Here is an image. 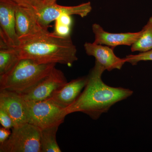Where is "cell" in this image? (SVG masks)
Instances as JSON below:
<instances>
[{
	"label": "cell",
	"mask_w": 152,
	"mask_h": 152,
	"mask_svg": "<svg viewBox=\"0 0 152 152\" xmlns=\"http://www.w3.org/2000/svg\"><path fill=\"white\" fill-rule=\"evenodd\" d=\"M11 134L10 129L1 127L0 129V145L3 144L9 138Z\"/></svg>",
	"instance_id": "44dd1931"
},
{
	"label": "cell",
	"mask_w": 152,
	"mask_h": 152,
	"mask_svg": "<svg viewBox=\"0 0 152 152\" xmlns=\"http://www.w3.org/2000/svg\"><path fill=\"white\" fill-rule=\"evenodd\" d=\"M92 30L95 34L94 43L105 45L113 48L119 45L131 46L141 34V31L134 33H109L98 24L92 25Z\"/></svg>",
	"instance_id": "7c38bea8"
},
{
	"label": "cell",
	"mask_w": 152,
	"mask_h": 152,
	"mask_svg": "<svg viewBox=\"0 0 152 152\" xmlns=\"http://www.w3.org/2000/svg\"><path fill=\"white\" fill-rule=\"evenodd\" d=\"M17 6L10 0H0V39L12 48L18 46L20 44L16 31Z\"/></svg>",
	"instance_id": "52a82bcc"
},
{
	"label": "cell",
	"mask_w": 152,
	"mask_h": 152,
	"mask_svg": "<svg viewBox=\"0 0 152 152\" xmlns=\"http://www.w3.org/2000/svg\"><path fill=\"white\" fill-rule=\"evenodd\" d=\"M57 0H44V6L49 5L56 3Z\"/></svg>",
	"instance_id": "603a6c76"
},
{
	"label": "cell",
	"mask_w": 152,
	"mask_h": 152,
	"mask_svg": "<svg viewBox=\"0 0 152 152\" xmlns=\"http://www.w3.org/2000/svg\"><path fill=\"white\" fill-rule=\"evenodd\" d=\"M17 5L38 11L44 6V0H10Z\"/></svg>",
	"instance_id": "ac0fdd59"
},
{
	"label": "cell",
	"mask_w": 152,
	"mask_h": 152,
	"mask_svg": "<svg viewBox=\"0 0 152 152\" xmlns=\"http://www.w3.org/2000/svg\"><path fill=\"white\" fill-rule=\"evenodd\" d=\"M0 108L10 116L14 127L28 123L26 101L21 95L7 90H0Z\"/></svg>",
	"instance_id": "30bf717a"
},
{
	"label": "cell",
	"mask_w": 152,
	"mask_h": 152,
	"mask_svg": "<svg viewBox=\"0 0 152 152\" xmlns=\"http://www.w3.org/2000/svg\"><path fill=\"white\" fill-rule=\"evenodd\" d=\"M63 24L72 27V19L71 15H63L60 16L56 20Z\"/></svg>",
	"instance_id": "7402d4cb"
},
{
	"label": "cell",
	"mask_w": 152,
	"mask_h": 152,
	"mask_svg": "<svg viewBox=\"0 0 152 152\" xmlns=\"http://www.w3.org/2000/svg\"><path fill=\"white\" fill-rule=\"evenodd\" d=\"M26 108L28 123L41 130L59 126L67 115L64 109L50 99L38 102L26 101Z\"/></svg>",
	"instance_id": "277c9868"
},
{
	"label": "cell",
	"mask_w": 152,
	"mask_h": 152,
	"mask_svg": "<svg viewBox=\"0 0 152 152\" xmlns=\"http://www.w3.org/2000/svg\"><path fill=\"white\" fill-rule=\"evenodd\" d=\"M87 82V76L72 80L57 91L49 99L61 107L66 108L73 103L80 94Z\"/></svg>",
	"instance_id": "4fadbf2b"
},
{
	"label": "cell",
	"mask_w": 152,
	"mask_h": 152,
	"mask_svg": "<svg viewBox=\"0 0 152 152\" xmlns=\"http://www.w3.org/2000/svg\"><path fill=\"white\" fill-rule=\"evenodd\" d=\"M67 80L64 73L55 67L48 75L26 94H20L27 102H38L49 99Z\"/></svg>",
	"instance_id": "8992f818"
},
{
	"label": "cell",
	"mask_w": 152,
	"mask_h": 152,
	"mask_svg": "<svg viewBox=\"0 0 152 152\" xmlns=\"http://www.w3.org/2000/svg\"><path fill=\"white\" fill-rule=\"evenodd\" d=\"M16 31L19 39L32 37L48 30L38 21L32 9L17 6L15 11Z\"/></svg>",
	"instance_id": "9c48e42d"
},
{
	"label": "cell",
	"mask_w": 152,
	"mask_h": 152,
	"mask_svg": "<svg viewBox=\"0 0 152 152\" xmlns=\"http://www.w3.org/2000/svg\"><path fill=\"white\" fill-rule=\"evenodd\" d=\"M126 62L136 65L141 61H152V50L146 52L140 53L137 55H130L125 58Z\"/></svg>",
	"instance_id": "e0dca14e"
},
{
	"label": "cell",
	"mask_w": 152,
	"mask_h": 152,
	"mask_svg": "<svg viewBox=\"0 0 152 152\" xmlns=\"http://www.w3.org/2000/svg\"><path fill=\"white\" fill-rule=\"evenodd\" d=\"M59 126L41 130V152H61L56 140V133Z\"/></svg>",
	"instance_id": "2e32d148"
},
{
	"label": "cell",
	"mask_w": 152,
	"mask_h": 152,
	"mask_svg": "<svg viewBox=\"0 0 152 152\" xmlns=\"http://www.w3.org/2000/svg\"><path fill=\"white\" fill-rule=\"evenodd\" d=\"M72 27L63 24L57 20H55L54 32L57 35L63 37L70 36Z\"/></svg>",
	"instance_id": "d6986e66"
},
{
	"label": "cell",
	"mask_w": 152,
	"mask_h": 152,
	"mask_svg": "<svg viewBox=\"0 0 152 152\" xmlns=\"http://www.w3.org/2000/svg\"><path fill=\"white\" fill-rule=\"evenodd\" d=\"M9 138L0 145L1 152H41V130L28 123L14 127Z\"/></svg>",
	"instance_id": "5b68a950"
},
{
	"label": "cell",
	"mask_w": 152,
	"mask_h": 152,
	"mask_svg": "<svg viewBox=\"0 0 152 152\" xmlns=\"http://www.w3.org/2000/svg\"><path fill=\"white\" fill-rule=\"evenodd\" d=\"M105 70L95 62L87 76L88 82L84 91L73 103L64 109L67 115L81 112L96 120L102 114L108 112L112 106L133 94V91L129 89L115 88L105 84L102 79Z\"/></svg>",
	"instance_id": "6da1fadb"
},
{
	"label": "cell",
	"mask_w": 152,
	"mask_h": 152,
	"mask_svg": "<svg viewBox=\"0 0 152 152\" xmlns=\"http://www.w3.org/2000/svg\"><path fill=\"white\" fill-rule=\"evenodd\" d=\"M0 76L11 70L20 59L16 50L0 40Z\"/></svg>",
	"instance_id": "5bb4252c"
},
{
	"label": "cell",
	"mask_w": 152,
	"mask_h": 152,
	"mask_svg": "<svg viewBox=\"0 0 152 152\" xmlns=\"http://www.w3.org/2000/svg\"><path fill=\"white\" fill-rule=\"evenodd\" d=\"M85 50L88 56L96 59V63L108 71L115 69L120 70L126 63L125 58H121L114 53L113 48L107 46L89 42L84 44Z\"/></svg>",
	"instance_id": "8fae6325"
},
{
	"label": "cell",
	"mask_w": 152,
	"mask_h": 152,
	"mask_svg": "<svg viewBox=\"0 0 152 152\" xmlns=\"http://www.w3.org/2000/svg\"><path fill=\"white\" fill-rule=\"evenodd\" d=\"M0 123L3 127L6 129H12L14 123L8 114L2 109L0 108Z\"/></svg>",
	"instance_id": "ffe728a7"
},
{
	"label": "cell",
	"mask_w": 152,
	"mask_h": 152,
	"mask_svg": "<svg viewBox=\"0 0 152 152\" xmlns=\"http://www.w3.org/2000/svg\"><path fill=\"white\" fill-rule=\"evenodd\" d=\"M152 50V17L141 30V34L131 46L132 52L143 53Z\"/></svg>",
	"instance_id": "9a60e30c"
},
{
	"label": "cell",
	"mask_w": 152,
	"mask_h": 152,
	"mask_svg": "<svg viewBox=\"0 0 152 152\" xmlns=\"http://www.w3.org/2000/svg\"><path fill=\"white\" fill-rule=\"evenodd\" d=\"M56 65L21 59L11 70L0 76V90L26 94L48 75Z\"/></svg>",
	"instance_id": "3957f363"
},
{
	"label": "cell",
	"mask_w": 152,
	"mask_h": 152,
	"mask_svg": "<svg viewBox=\"0 0 152 152\" xmlns=\"http://www.w3.org/2000/svg\"><path fill=\"white\" fill-rule=\"evenodd\" d=\"M14 47L20 59L39 64H60L71 67L78 60L77 50L71 36L63 37L48 30L32 37L20 39Z\"/></svg>",
	"instance_id": "7a4b0ae2"
},
{
	"label": "cell",
	"mask_w": 152,
	"mask_h": 152,
	"mask_svg": "<svg viewBox=\"0 0 152 152\" xmlns=\"http://www.w3.org/2000/svg\"><path fill=\"white\" fill-rule=\"evenodd\" d=\"M90 2L75 6L59 5L56 3L44 6L35 11L39 23L43 26L49 27V25L63 15H77L82 18L87 16L92 10Z\"/></svg>",
	"instance_id": "ba28073f"
}]
</instances>
